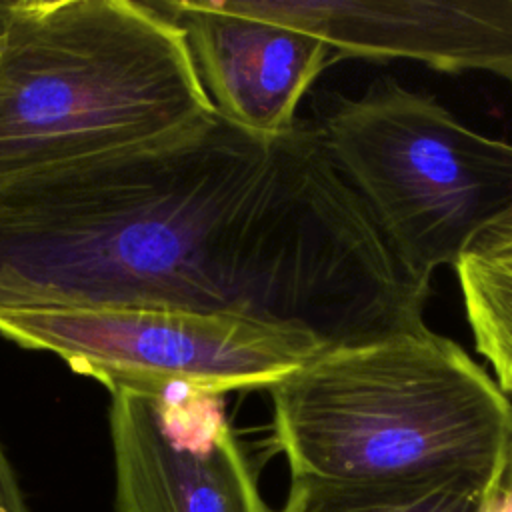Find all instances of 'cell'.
I'll return each mask as SVG.
<instances>
[{"label": "cell", "instance_id": "cell-1", "mask_svg": "<svg viewBox=\"0 0 512 512\" xmlns=\"http://www.w3.org/2000/svg\"><path fill=\"white\" fill-rule=\"evenodd\" d=\"M428 296L318 122L264 138L214 112L0 182V308L230 312L336 350L422 328Z\"/></svg>", "mask_w": 512, "mask_h": 512}, {"label": "cell", "instance_id": "cell-2", "mask_svg": "<svg viewBox=\"0 0 512 512\" xmlns=\"http://www.w3.org/2000/svg\"><path fill=\"white\" fill-rule=\"evenodd\" d=\"M0 182L210 118L188 42L156 2H0Z\"/></svg>", "mask_w": 512, "mask_h": 512}, {"label": "cell", "instance_id": "cell-3", "mask_svg": "<svg viewBox=\"0 0 512 512\" xmlns=\"http://www.w3.org/2000/svg\"><path fill=\"white\" fill-rule=\"evenodd\" d=\"M290 476L494 480L512 446V400L430 328L328 350L268 388Z\"/></svg>", "mask_w": 512, "mask_h": 512}, {"label": "cell", "instance_id": "cell-4", "mask_svg": "<svg viewBox=\"0 0 512 512\" xmlns=\"http://www.w3.org/2000/svg\"><path fill=\"white\" fill-rule=\"evenodd\" d=\"M324 142L382 234L422 282L456 266L512 206V142L462 124L434 96L378 78L336 98Z\"/></svg>", "mask_w": 512, "mask_h": 512}, {"label": "cell", "instance_id": "cell-5", "mask_svg": "<svg viewBox=\"0 0 512 512\" xmlns=\"http://www.w3.org/2000/svg\"><path fill=\"white\" fill-rule=\"evenodd\" d=\"M0 334L52 352L110 392L168 398L272 388L326 344L306 328L230 312L176 308H0Z\"/></svg>", "mask_w": 512, "mask_h": 512}, {"label": "cell", "instance_id": "cell-6", "mask_svg": "<svg viewBox=\"0 0 512 512\" xmlns=\"http://www.w3.org/2000/svg\"><path fill=\"white\" fill-rule=\"evenodd\" d=\"M110 394L116 512H270L220 414L190 416L170 396Z\"/></svg>", "mask_w": 512, "mask_h": 512}, {"label": "cell", "instance_id": "cell-7", "mask_svg": "<svg viewBox=\"0 0 512 512\" xmlns=\"http://www.w3.org/2000/svg\"><path fill=\"white\" fill-rule=\"evenodd\" d=\"M302 30L342 58L410 60L438 72H484L512 86V0H230Z\"/></svg>", "mask_w": 512, "mask_h": 512}, {"label": "cell", "instance_id": "cell-8", "mask_svg": "<svg viewBox=\"0 0 512 512\" xmlns=\"http://www.w3.org/2000/svg\"><path fill=\"white\" fill-rule=\"evenodd\" d=\"M156 6L182 30L216 112L256 136L294 130L302 96L336 62L322 40L246 14L230 0H164Z\"/></svg>", "mask_w": 512, "mask_h": 512}, {"label": "cell", "instance_id": "cell-9", "mask_svg": "<svg viewBox=\"0 0 512 512\" xmlns=\"http://www.w3.org/2000/svg\"><path fill=\"white\" fill-rule=\"evenodd\" d=\"M476 352L512 398V206L454 266Z\"/></svg>", "mask_w": 512, "mask_h": 512}, {"label": "cell", "instance_id": "cell-10", "mask_svg": "<svg viewBox=\"0 0 512 512\" xmlns=\"http://www.w3.org/2000/svg\"><path fill=\"white\" fill-rule=\"evenodd\" d=\"M490 480L438 476L404 482H346L290 476L278 512H482Z\"/></svg>", "mask_w": 512, "mask_h": 512}, {"label": "cell", "instance_id": "cell-11", "mask_svg": "<svg viewBox=\"0 0 512 512\" xmlns=\"http://www.w3.org/2000/svg\"><path fill=\"white\" fill-rule=\"evenodd\" d=\"M482 512H512V446L486 490Z\"/></svg>", "mask_w": 512, "mask_h": 512}, {"label": "cell", "instance_id": "cell-12", "mask_svg": "<svg viewBox=\"0 0 512 512\" xmlns=\"http://www.w3.org/2000/svg\"><path fill=\"white\" fill-rule=\"evenodd\" d=\"M0 512H30L14 468L0 444Z\"/></svg>", "mask_w": 512, "mask_h": 512}, {"label": "cell", "instance_id": "cell-13", "mask_svg": "<svg viewBox=\"0 0 512 512\" xmlns=\"http://www.w3.org/2000/svg\"><path fill=\"white\" fill-rule=\"evenodd\" d=\"M0 26H2V20H0Z\"/></svg>", "mask_w": 512, "mask_h": 512}]
</instances>
